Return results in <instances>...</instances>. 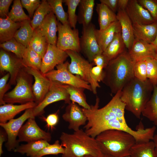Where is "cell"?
Instances as JSON below:
<instances>
[{
  "instance_id": "cell-1",
  "label": "cell",
  "mask_w": 157,
  "mask_h": 157,
  "mask_svg": "<svg viewBox=\"0 0 157 157\" xmlns=\"http://www.w3.org/2000/svg\"><path fill=\"white\" fill-rule=\"evenodd\" d=\"M121 90L118 91L109 102L99 108V99L97 97L94 105L89 109L82 108L87 121L84 126L85 131L94 138L102 132L110 129L123 131L132 135L136 142H145L153 140L155 131L152 126L144 129L141 122L134 130L127 124L124 117L125 105L120 99Z\"/></svg>"
},
{
  "instance_id": "cell-2",
  "label": "cell",
  "mask_w": 157,
  "mask_h": 157,
  "mask_svg": "<svg viewBox=\"0 0 157 157\" xmlns=\"http://www.w3.org/2000/svg\"><path fill=\"white\" fill-rule=\"evenodd\" d=\"M135 62L128 52L125 51L110 61L103 69L102 81L115 94L135 77L133 67Z\"/></svg>"
},
{
  "instance_id": "cell-3",
  "label": "cell",
  "mask_w": 157,
  "mask_h": 157,
  "mask_svg": "<svg viewBox=\"0 0 157 157\" xmlns=\"http://www.w3.org/2000/svg\"><path fill=\"white\" fill-rule=\"evenodd\" d=\"M60 139L65 149L62 157H101L103 155L95 138L88 135L82 129L72 134L62 132Z\"/></svg>"
},
{
  "instance_id": "cell-4",
  "label": "cell",
  "mask_w": 157,
  "mask_h": 157,
  "mask_svg": "<svg viewBox=\"0 0 157 157\" xmlns=\"http://www.w3.org/2000/svg\"><path fill=\"white\" fill-rule=\"evenodd\" d=\"M153 89L149 79L142 81L134 78L121 90L120 99L125 104V109L140 119Z\"/></svg>"
},
{
  "instance_id": "cell-5",
  "label": "cell",
  "mask_w": 157,
  "mask_h": 157,
  "mask_svg": "<svg viewBox=\"0 0 157 157\" xmlns=\"http://www.w3.org/2000/svg\"><path fill=\"white\" fill-rule=\"evenodd\" d=\"M95 139L102 153L113 157L129 156L131 149L136 142L135 138L131 134L116 129L104 131Z\"/></svg>"
},
{
  "instance_id": "cell-6",
  "label": "cell",
  "mask_w": 157,
  "mask_h": 157,
  "mask_svg": "<svg viewBox=\"0 0 157 157\" xmlns=\"http://www.w3.org/2000/svg\"><path fill=\"white\" fill-rule=\"evenodd\" d=\"M32 76L26 72L24 67L22 69L16 78L15 87L4 95L3 99L4 102L8 104H23L35 102Z\"/></svg>"
},
{
  "instance_id": "cell-7",
  "label": "cell",
  "mask_w": 157,
  "mask_h": 157,
  "mask_svg": "<svg viewBox=\"0 0 157 157\" xmlns=\"http://www.w3.org/2000/svg\"><path fill=\"white\" fill-rule=\"evenodd\" d=\"M65 51L71 59L70 63H69L67 66L69 71L88 82L91 87L92 92L96 94L97 88L100 86L91 73L92 64L85 59L78 52L70 50Z\"/></svg>"
},
{
  "instance_id": "cell-8",
  "label": "cell",
  "mask_w": 157,
  "mask_h": 157,
  "mask_svg": "<svg viewBox=\"0 0 157 157\" xmlns=\"http://www.w3.org/2000/svg\"><path fill=\"white\" fill-rule=\"evenodd\" d=\"M69 63L67 61L59 64L56 66V69H53L44 74L52 81L92 91L91 87L88 82L69 71L67 69Z\"/></svg>"
},
{
  "instance_id": "cell-9",
  "label": "cell",
  "mask_w": 157,
  "mask_h": 157,
  "mask_svg": "<svg viewBox=\"0 0 157 157\" xmlns=\"http://www.w3.org/2000/svg\"><path fill=\"white\" fill-rule=\"evenodd\" d=\"M58 36L56 46L64 51L72 50L79 53L81 51L79 31L72 28L69 24H63L58 21Z\"/></svg>"
},
{
  "instance_id": "cell-10",
  "label": "cell",
  "mask_w": 157,
  "mask_h": 157,
  "mask_svg": "<svg viewBox=\"0 0 157 157\" xmlns=\"http://www.w3.org/2000/svg\"><path fill=\"white\" fill-rule=\"evenodd\" d=\"M33 108L26 109L17 118L12 119L5 123H0V126L7 135V140L5 146L8 151L14 150L19 146V142L17 138L24 123L30 118L35 117L33 115Z\"/></svg>"
},
{
  "instance_id": "cell-11",
  "label": "cell",
  "mask_w": 157,
  "mask_h": 157,
  "mask_svg": "<svg viewBox=\"0 0 157 157\" xmlns=\"http://www.w3.org/2000/svg\"><path fill=\"white\" fill-rule=\"evenodd\" d=\"M61 100L64 101L65 103L68 104L71 102L69 95L65 88L64 84L52 81L50 88L43 99L33 108L34 117H35L43 114L44 108L49 105Z\"/></svg>"
},
{
  "instance_id": "cell-12",
  "label": "cell",
  "mask_w": 157,
  "mask_h": 157,
  "mask_svg": "<svg viewBox=\"0 0 157 157\" xmlns=\"http://www.w3.org/2000/svg\"><path fill=\"white\" fill-rule=\"evenodd\" d=\"M96 29L95 25L92 23L87 26H83L82 36L80 38L81 50L90 62H92L95 56L103 52L97 41Z\"/></svg>"
},
{
  "instance_id": "cell-13",
  "label": "cell",
  "mask_w": 157,
  "mask_h": 157,
  "mask_svg": "<svg viewBox=\"0 0 157 157\" xmlns=\"http://www.w3.org/2000/svg\"><path fill=\"white\" fill-rule=\"evenodd\" d=\"M18 142H31L43 140L49 142L51 134L41 129L37 124L35 117L29 118L21 127L18 136Z\"/></svg>"
},
{
  "instance_id": "cell-14",
  "label": "cell",
  "mask_w": 157,
  "mask_h": 157,
  "mask_svg": "<svg viewBox=\"0 0 157 157\" xmlns=\"http://www.w3.org/2000/svg\"><path fill=\"white\" fill-rule=\"evenodd\" d=\"M22 59L14 56L3 49L0 51V70L1 72H8L10 74L8 82L11 85L16 84L19 73L25 67Z\"/></svg>"
},
{
  "instance_id": "cell-15",
  "label": "cell",
  "mask_w": 157,
  "mask_h": 157,
  "mask_svg": "<svg viewBox=\"0 0 157 157\" xmlns=\"http://www.w3.org/2000/svg\"><path fill=\"white\" fill-rule=\"evenodd\" d=\"M26 72L33 76L35 81L33 85V91L35 102L38 104L43 99L51 86L52 81L45 76L40 70L25 67Z\"/></svg>"
},
{
  "instance_id": "cell-16",
  "label": "cell",
  "mask_w": 157,
  "mask_h": 157,
  "mask_svg": "<svg viewBox=\"0 0 157 157\" xmlns=\"http://www.w3.org/2000/svg\"><path fill=\"white\" fill-rule=\"evenodd\" d=\"M68 57L65 51L59 49L56 45L48 44L42 58L40 71L44 74L54 69L55 67L64 63Z\"/></svg>"
},
{
  "instance_id": "cell-17",
  "label": "cell",
  "mask_w": 157,
  "mask_h": 157,
  "mask_svg": "<svg viewBox=\"0 0 157 157\" xmlns=\"http://www.w3.org/2000/svg\"><path fill=\"white\" fill-rule=\"evenodd\" d=\"M62 117L63 119L68 123V128L74 131L79 130L81 126H85L87 121L82 108L72 102L68 104Z\"/></svg>"
},
{
  "instance_id": "cell-18",
  "label": "cell",
  "mask_w": 157,
  "mask_h": 157,
  "mask_svg": "<svg viewBox=\"0 0 157 157\" xmlns=\"http://www.w3.org/2000/svg\"><path fill=\"white\" fill-rule=\"evenodd\" d=\"M125 11L132 24H147L155 22L149 12L137 0H129Z\"/></svg>"
},
{
  "instance_id": "cell-19",
  "label": "cell",
  "mask_w": 157,
  "mask_h": 157,
  "mask_svg": "<svg viewBox=\"0 0 157 157\" xmlns=\"http://www.w3.org/2000/svg\"><path fill=\"white\" fill-rule=\"evenodd\" d=\"M129 50V55L135 62L148 58H155L157 54L152 44L135 38Z\"/></svg>"
},
{
  "instance_id": "cell-20",
  "label": "cell",
  "mask_w": 157,
  "mask_h": 157,
  "mask_svg": "<svg viewBox=\"0 0 157 157\" xmlns=\"http://www.w3.org/2000/svg\"><path fill=\"white\" fill-rule=\"evenodd\" d=\"M57 22L56 16L51 12L47 15L42 22L37 28L45 37L48 44L56 45Z\"/></svg>"
},
{
  "instance_id": "cell-21",
  "label": "cell",
  "mask_w": 157,
  "mask_h": 157,
  "mask_svg": "<svg viewBox=\"0 0 157 157\" xmlns=\"http://www.w3.org/2000/svg\"><path fill=\"white\" fill-rule=\"evenodd\" d=\"M116 16L120 25L122 35L125 47L129 50L135 39L133 24L125 10H118Z\"/></svg>"
},
{
  "instance_id": "cell-22",
  "label": "cell",
  "mask_w": 157,
  "mask_h": 157,
  "mask_svg": "<svg viewBox=\"0 0 157 157\" xmlns=\"http://www.w3.org/2000/svg\"><path fill=\"white\" fill-rule=\"evenodd\" d=\"M120 32L121 27L118 21L112 23L104 29H96L97 41L103 52L113 40L115 34Z\"/></svg>"
},
{
  "instance_id": "cell-23",
  "label": "cell",
  "mask_w": 157,
  "mask_h": 157,
  "mask_svg": "<svg viewBox=\"0 0 157 157\" xmlns=\"http://www.w3.org/2000/svg\"><path fill=\"white\" fill-rule=\"evenodd\" d=\"M34 101L19 105L6 104L0 106V123H5L22 111L33 108L37 105Z\"/></svg>"
},
{
  "instance_id": "cell-24",
  "label": "cell",
  "mask_w": 157,
  "mask_h": 157,
  "mask_svg": "<svg viewBox=\"0 0 157 157\" xmlns=\"http://www.w3.org/2000/svg\"><path fill=\"white\" fill-rule=\"evenodd\" d=\"M133 33L135 38L151 44L157 34V23L143 24H133Z\"/></svg>"
},
{
  "instance_id": "cell-25",
  "label": "cell",
  "mask_w": 157,
  "mask_h": 157,
  "mask_svg": "<svg viewBox=\"0 0 157 157\" xmlns=\"http://www.w3.org/2000/svg\"><path fill=\"white\" fill-rule=\"evenodd\" d=\"M22 22H15L8 16L0 18V41L2 43L14 38L17 30L21 25Z\"/></svg>"
},
{
  "instance_id": "cell-26",
  "label": "cell",
  "mask_w": 157,
  "mask_h": 157,
  "mask_svg": "<svg viewBox=\"0 0 157 157\" xmlns=\"http://www.w3.org/2000/svg\"><path fill=\"white\" fill-rule=\"evenodd\" d=\"M125 47L121 32L117 33L102 54L109 62L124 52Z\"/></svg>"
},
{
  "instance_id": "cell-27",
  "label": "cell",
  "mask_w": 157,
  "mask_h": 157,
  "mask_svg": "<svg viewBox=\"0 0 157 157\" xmlns=\"http://www.w3.org/2000/svg\"><path fill=\"white\" fill-rule=\"evenodd\" d=\"M94 5V0H81L77 15V22L79 24L87 26L91 23Z\"/></svg>"
},
{
  "instance_id": "cell-28",
  "label": "cell",
  "mask_w": 157,
  "mask_h": 157,
  "mask_svg": "<svg viewBox=\"0 0 157 157\" xmlns=\"http://www.w3.org/2000/svg\"><path fill=\"white\" fill-rule=\"evenodd\" d=\"M96 10L98 16L99 29H104L117 21L116 14L105 5L101 3H97Z\"/></svg>"
},
{
  "instance_id": "cell-29",
  "label": "cell",
  "mask_w": 157,
  "mask_h": 157,
  "mask_svg": "<svg viewBox=\"0 0 157 157\" xmlns=\"http://www.w3.org/2000/svg\"><path fill=\"white\" fill-rule=\"evenodd\" d=\"M130 157H156L153 141L136 142L131 149Z\"/></svg>"
},
{
  "instance_id": "cell-30",
  "label": "cell",
  "mask_w": 157,
  "mask_h": 157,
  "mask_svg": "<svg viewBox=\"0 0 157 157\" xmlns=\"http://www.w3.org/2000/svg\"><path fill=\"white\" fill-rule=\"evenodd\" d=\"M25 144H22L16 148L14 151L27 156L33 157L38 152L50 144L47 141L40 140L31 142Z\"/></svg>"
},
{
  "instance_id": "cell-31",
  "label": "cell",
  "mask_w": 157,
  "mask_h": 157,
  "mask_svg": "<svg viewBox=\"0 0 157 157\" xmlns=\"http://www.w3.org/2000/svg\"><path fill=\"white\" fill-rule=\"evenodd\" d=\"M30 21L26 20L22 22L21 25L14 36L18 42L26 47L29 45L34 31L31 25Z\"/></svg>"
},
{
  "instance_id": "cell-32",
  "label": "cell",
  "mask_w": 157,
  "mask_h": 157,
  "mask_svg": "<svg viewBox=\"0 0 157 157\" xmlns=\"http://www.w3.org/2000/svg\"><path fill=\"white\" fill-rule=\"evenodd\" d=\"M142 114L157 126V87L154 86L153 93Z\"/></svg>"
},
{
  "instance_id": "cell-33",
  "label": "cell",
  "mask_w": 157,
  "mask_h": 157,
  "mask_svg": "<svg viewBox=\"0 0 157 157\" xmlns=\"http://www.w3.org/2000/svg\"><path fill=\"white\" fill-rule=\"evenodd\" d=\"M48 44L45 37L37 28L35 29L29 46L42 58L47 51Z\"/></svg>"
},
{
  "instance_id": "cell-34",
  "label": "cell",
  "mask_w": 157,
  "mask_h": 157,
  "mask_svg": "<svg viewBox=\"0 0 157 157\" xmlns=\"http://www.w3.org/2000/svg\"><path fill=\"white\" fill-rule=\"evenodd\" d=\"M52 12V9L47 0H42L33 15L30 21L31 25L34 30L42 22L47 15Z\"/></svg>"
},
{
  "instance_id": "cell-35",
  "label": "cell",
  "mask_w": 157,
  "mask_h": 157,
  "mask_svg": "<svg viewBox=\"0 0 157 157\" xmlns=\"http://www.w3.org/2000/svg\"><path fill=\"white\" fill-rule=\"evenodd\" d=\"M64 85L72 102L76 103L86 109H89L91 108V106L87 102L86 97L83 92L84 89L65 84Z\"/></svg>"
},
{
  "instance_id": "cell-36",
  "label": "cell",
  "mask_w": 157,
  "mask_h": 157,
  "mask_svg": "<svg viewBox=\"0 0 157 157\" xmlns=\"http://www.w3.org/2000/svg\"><path fill=\"white\" fill-rule=\"evenodd\" d=\"M42 58L29 46L26 48L22 60L25 67L40 70Z\"/></svg>"
},
{
  "instance_id": "cell-37",
  "label": "cell",
  "mask_w": 157,
  "mask_h": 157,
  "mask_svg": "<svg viewBox=\"0 0 157 157\" xmlns=\"http://www.w3.org/2000/svg\"><path fill=\"white\" fill-rule=\"evenodd\" d=\"M0 46L3 49L12 52L18 58L21 59L23 58L26 48L14 38L1 43Z\"/></svg>"
},
{
  "instance_id": "cell-38",
  "label": "cell",
  "mask_w": 157,
  "mask_h": 157,
  "mask_svg": "<svg viewBox=\"0 0 157 157\" xmlns=\"http://www.w3.org/2000/svg\"><path fill=\"white\" fill-rule=\"evenodd\" d=\"M8 17L15 22H21L26 20H30V17L24 12L20 0L14 1L12 9L8 13Z\"/></svg>"
},
{
  "instance_id": "cell-39",
  "label": "cell",
  "mask_w": 157,
  "mask_h": 157,
  "mask_svg": "<svg viewBox=\"0 0 157 157\" xmlns=\"http://www.w3.org/2000/svg\"><path fill=\"white\" fill-rule=\"evenodd\" d=\"M47 2L50 6L53 13L57 19V20L63 24H69L67 13L63 9L62 0H48Z\"/></svg>"
},
{
  "instance_id": "cell-40",
  "label": "cell",
  "mask_w": 157,
  "mask_h": 157,
  "mask_svg": "<svg viewBox=\"0 0 157 157\" xmlns=\"http://www.w3.org/2000/svg\"><path fill=\"white\" fill-rule=\"evenodd\" d=\"M81 0H64L63 2L67 6L68 21L71 27L76 28L77 22V15L76 13V9Z\"/></svg>"
},
{
  "instance_id": "cell-41",
  "label": "cell",
  "mask_w": 157,
  "mask_h": 157,
  "mask_svg": "<svg viewBox=\"0 0 157 157\" xmlns=\"http://www.w3.org/2000/svg\"><path fill=\"white\" fill-rule=\"evenodd\" d=\"M64 151V147L60 143L58 140H56L53 144H49L40 150L33 157H42L49 155L62 154Z\"/></svg>"
},
{
  "instance_id": "cell-42",
  "label": "cell",
  "mask_w": 157,
  "mask_h": 157,
  "mask_svg": "<svg viewBox=\"0 0 157 157\" xmlns=\"http://www.w3.org/2000/svg\"><path fill=\"white\" fill-rule=\"evenodd\" d=\"M147 65V74L153 86L157 85V61L155 58H148L145 59Z\"/></svg>"
},
{
  "instance_id": "cell-43",
  "label": "cell",
  "mask_w": 157,
  "mask_h": 157,
  "mask_svg": "<svg viewBox=\"0 0 157 157\" xmlns=\"http://www.w3.org/2000/svg\"><path fill=\"white\" fill-rule=\"evenodd\" d=\"M134 76L142 81L147 79V65L145 59L135 62L133 67Z\"/></svg>"
},
{
  "instance_id": "cell-44",
  "label": "cell",
  "mask_w": 157,
  "mask_h": 157,
  "mask_svg": "<svg viewBox=\"0 0 157 157\" xmlns=\"http://www.w3.org/2000/svg\"><path fill=\"white\" fill-rule=\"evenodd\" d=\"M138 1L148 10L155 22L157 23V0H138Z\"/></svg>"
},
{
  "instance_id": "cell-45",
  "label": "cell",
  "mask_w": 157,
  "mask_h": 157,
  "mask_svg": "<svg viewBox=\"0 0 157 157\" xmlns=\"http://www.w3.org/2000/svg\"><path fill=\"white\" fill-rule=\"evenodd\" d=\"M10 77V74L8 73L0 79V104L1 105L6 104L3 99L5 94L10 88L11 85L7 81Z\"/></svg>"
},
{
  "instance_id": "cell-46",
  "label": "cell",
  "mask_w": 157,
  "mask_h": 157,
  "mask_svg": "<svg viewBox=\"0 0 157 157\" xmlns=\"http://www.w3.org/2000/svg\"><path fill=\"white\" fill-rule=\"evenodd\" d=\"M21 1L22 7L27 10L30 18L33 17L34 11L41 2L39 0H21Z\"/></svg>"
},
{
  "instance_id": "cell-47",
  "label": "cell",
  "mask_w": 157,
  "mask_h": 157,
  "mask_svg": "<svg viewBox=\"0 0 157 157\" xmlns=\"http://www.w3.org/2000/svg\"><path fill=\"white\" fill-rule=\"evenodd\" d=\"M58 112V110L55 113L50 114L46 118L42 117L46 123V126L47 129L52 130L57 124L59 121Z\"/></svg>"
},
{
  "instance_id": "cell-48",
  "label": "cell",
  "mask_w": 157,
  "mask_h": 157,
  "mask_svg": "<svg viewBox=\"0 0 157 157\" xmlns=\"http://www.w3.org/2000/svg\"><path fill=\"white\" fill-rule=\"evenodd\" d=\"M13 1L12 0H0V16L1 18H4L8 16L9 7Z\"/></svg>"
},
{
  "instance_id": "cell-49",
  "label": "cell",
  "mask_w": 157,
  "mask_h": 157,
  "mask_svg": "<svg viewBox=\"0 0 157 157\" xmlns=\"http://www.w3.org/2000/svg\"><path fill=\"white\" fill-rule=\"evenodd\" d=\"M92 62L96 66L104 69L107 66L109 62L102 53L95 56L93 58Z\"/></svg>"
},
{
  "instance_id": "cell-50",
  "label": "cell",
  "mask_w": 157,
  "mask_h": 157,
  "mask_svg": "<svg viewBox=\"0 0 157 157\" xmlns=\"http://www.w3.org/2000/svg\"><path fill=\"white\" fill-rule=\"evenodd\" d=\"M104 68L100 66L93 67L91 70V73L95 80L98 82L102 81Z\"/></svg>"
},
{
  "instance_id": "cell-51",
  "label": "cell",
  "mask_w": 157,
  "mask_h": 157,
  "mask_svg": "<svg viewBox=\"0 0 157 157\" xmlns=\"http://www.w3.org/2000/svg\"><path fill=\"white\" fill-rule=\"evenodd\" d=\"M99 1L100 3L105 5L114 13L117 11L118 0H100Z\"/></svg>"
},
{
  "instance_id": "cell-52",
  "label": "cell",
  "mask_w": 157,
  "mask_h": 157,
  "mask_svg": "<svg viewBox=\"0 0 157 157\" xmlns=\"http://www.w3.org/2000/svg\"><path fill=\"white\" fill-rule=\"evenodd\" d=\"M7 135L4 130L0 129V156L3 153L2 150V146L3 142L7 140Z\"/></svg>"
},
{
  "instance_id": "cell-53",
  "label": "cell",
  "mask_w": 157,
  "mask_h": 157,
  "mask_svg": "<svg viewBox=\"0 0 157 157\" xmlns=\"http://www.w3.org/2000/svg\"><path fill=\"white\" fill-rule=\"evenodd\" d=\"M129 1V0H118L117 10H125Z\"/></svg>"
},
{
  "instance_id": "cell-54",
  "label": "cell",
  "mask_w": 157,
  "mask_h": 157,
  "mask_svg": "<svg viewBox=\"0 0 157 157\" xmlns=\"http://www.w3.org/2000/svg\"><path fill=\"white\" fill-rule=\"evenodd\" d=\"M153 140L155 145V152L156 155V157H157V133L154 135Z\"/></svg>"
},
{
  "instance_id": "cell-55",
  "label": "cell",
  "mask_w": 157,
  "mask_h": 157,
  "mask_svg": "<svg viewBox=\"0 0 157 157\" xmlns=\"http://www.w3.org/2000/svg\"><path fill=\"white\" fill-rule=\"evenodd\" d=\"M151 44L154 46L156 51L157 53V34L155 40Z\"/></svg>"
},
{
  "instance_id": "cell-56",
  "label": "cell",
  "mask_w": 157,
  "mask_h": 157,
  "mask_svg": "<svg viewBox=\"0 0 157 157\" xmlns=\"http://www.w3.org/2000/svg\"><path fill=\"white\" fill-rule=\"evenodd\" d=\"M101 157H113L111 156L108 155L103 154V155Z\"/></svg>"
},
{
  "instance_id": "cell-57",
  "label": "cell",
  "mask_w": 157,
  "mask_h": 157,
  "mask_svg": "<svg viewBox=\"0 0 157 157\" xmlns=\"http://www.w3.org/2000/svg\"><path fill=\"white\" fill-rule=\"evenodd\" d=\"M84 157H93L91 156H87Z\"/></svg>"
},
{
  "instance_id": "cell-58",
  "label": "cell",
  "mask_w": 157,
  "mask_h": 157,
  "mask_svg": "<svg viewBox=\"0 0 157 157\" xmlns=\"http://www.w3.org/2000/svg\"><path fill=\"white\" fill-rule=\"evenodd\" d=\"M155 59L156 60V61H157V54H156V57Z\"/></svg>"
},
{
  "instance_id": "cell-59",
  "label": "cell",
  "mask_w": 157,
  "mask_h": 157,
  "mask_svg": "<svg viewBox=\"0 0 157 157\" xmlns=\"http://www.w3.org/2000/svg\"><path fill=\"white\" fill-rule=\"evenodd\" d=\"M125 157H130V156H127Z\"/></svg>"
}]
</instances>
